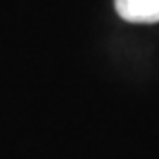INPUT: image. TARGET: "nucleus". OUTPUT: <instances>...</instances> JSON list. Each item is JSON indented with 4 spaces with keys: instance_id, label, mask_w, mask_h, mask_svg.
Wrapping results in <instances>:
<instances>
[{
    "instance_id": "nucleus-1",
    "label": "nucleus",
    "mask_w": 159,
    "mask_h": 159,
    "mask_svg": "<svg viewBox=\"0 0 159 159\" xmlns=\"http://www.w3.org/2000/svg\"><path fill=\"white\" fill-rule=\"evenodd\" d=\"M115 9L126 22L135 25L159 22V0H115Z\"/></svg>"
}]
</instances>
